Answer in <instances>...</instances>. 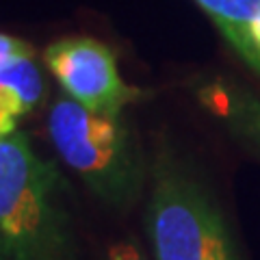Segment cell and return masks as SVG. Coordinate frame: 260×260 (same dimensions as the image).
Wrapping results in <instances>:
<instances>
[{"mask_svg": "<svg viewBox=\"0 0 260 260\" xmlns=\"http://www.w3.org/2000/svg\"><path fill=\"white\" fill-rule=\"evenodd\" d=\"M143 228L152 260H247L215 184L165 130L148 154Z\"/></svg>", "mask_w": 260, "mask_h": 260, "instance_id": "obj_1", "label": "cell"}, {"mask_svg": "<svg viewBox=\"0 0 260 260\" xmlns=\"http://www.w3.org/2000/svg\"><path fill=\"white\" fill-rule=\"evenodd\" d=\"M0 260H80L63 176L20 130L0 137Z\"/></svg>", "mask_w": 260, "mask_h": 260, "instance_id": "obj_2", "label": "cell"}, {"mask_svg": "<svg viewBox=\"0 0 260 260\" xmlns=\"http://www.w3.org/2000/svg\"><path fill=\"white\" fill-rule=\"evenodd\" d=\"M48 141L89 193L115 213H128L145 198L148 154L126 115H102L56 95L46 115Z\"/></svg>", "mask_w": 260, "mask_h": 260, "instance_id": "obj_3", "label": "cell"}, {"mask_svg": "<svg viewBox=\"0 0 260 260\" xmlns=\"http://www.w3.org/2000/svg\"><path fill=\"white\" fill-rule=\"evenodd\" d=\"M42 59L63 93L93 113L126 115L130 107L152 95L126 83L115 50L95 37L72 35L54 39L46 46Z\"/></svg>", "mask_w": 260, "mask_h": 260, "instance_id": "obj_4", "label": "cell"}, {"mask_svg": "<svg viewBox=\"0 0 260 260\" xmlns=\"http://www.w3.org/2000/svg\"><path fill=\"white\" fill-rule=\"evenodd\" d=\"M186 93L241 152L260 162V87L230 74H198Z\"/></svg>", "mask_w": 260, "mask_h": 260, "instance_id": "obj_5", "label": "cell"}, {"mask_svg": "<svg viewBox=\"0 0 260 260\" xmlns=\"http://www.w3.org/2000/svg\"><path fill=\"white\" fill-rule=\"evenodd\" d=\"M46 91L35 48L0 30V137L15 133L20 117L42 107Z\"/></svg>", "mask_w": 260, "mask_h": 260, "instance_id": "obj_6", "label": "cell"}, {"mask_svg": "<svg viewBox=\"0 0 260 260\" xmlns=\"http://www.w3.org/2000/svg\"><path fill=\"white\" fill-rule=\"evenodd\" d=\"M243 68L260 80V0H193Z\"/></svg>", "mask_w": 260, "mask_h": 260, "instance_id": "obj_7", "label": "cell"}, {"mask_svg": "<svg viewBox=\"0 0 260 260\" xmlns=\"http://www.w3.org/2000/svg\"><path fill=\"white\" fill-rule=\"evenodd\" d=\"M107 260H148V258H145L143 249L139 247V243L128 239V241L113 243V245L109 247Z\"/></svg>", "mask_w": 260, "mask_h": 260, "instance_id": "obj_8", "label": "cell"}]
</instances>
